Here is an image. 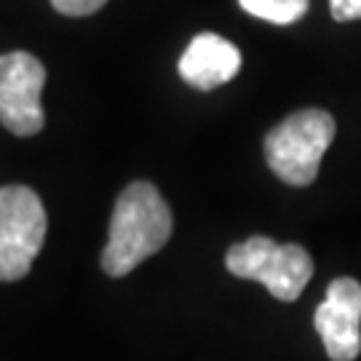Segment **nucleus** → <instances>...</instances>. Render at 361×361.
Returning <instances> with one entry per match:
<instances>
[{"label": "nucleus", "instance_id": "obj_1", "mask_svg": "<svg viewBox=\"0 0 361 361\" xmlns=\"http://www.w3.org/2000/svg\"><path fill=\"white\" fill-rule=\"evenodd\" d=\"M171 212L153 182H131L118 195L110 235L102 249V268L121 279L164 249L171 235Z\"/></svg>", "mask_w": 361, "mask_h": 361}, {"label": "nucleus", "instance_id": "obj_2", "mask_svg": "<svg viewBox=\"0 0 361 361\" xmlns=\"http://www.w3.org/2000/svg\"><path fill=\"white\" fill-rule=\"evenodd\" d=\"M335 118L326 110H297L265 137V161L281 182L305 188L319 177L322 158L335 140Z\"/></svg>", "mask_w": 361, "mask_h": 361}, {"label": "nucleus", "instance_id": "obj_3", "mask_svg": "<svg viewBox=\"0 0 361 361\" xmlns=\"http://www.w3.org/2000/svg\"><path fill=\"white\" fill-rule=\"evenodd\" d=\"M233 276L259 281L281 302H295L313 276V259L297 244H276L265 235H252L233 244L225 255Z\"/></svg>", "mask_w": 361, "mask_h": 361}, {"label": "nucleus", "instance_id": "obj_5", "mask_svg": "<svg viewBox=\"0 0 361 361\" xmlns=\"http://www.w3.org/2000/svg\"><path fill=\"white\" fill-rule=\"evenodd\" d=\"M46 83V67L27 51H8L0 56V123L16 137H32L43 129L46 116L40 91Z\"/></svg>", "mask_w": 361, "mask_h": 361}, {"label": "nucleus", "instance_id": "obj_6", "mask_svg": "<svg viewBox=\"0 0 361 361\" xmlns=\"http://www.w3.org/2000/svg\"><path fill=\"white\" fill-rule=\"evenodd\" d=\"M313 326L322 335L332 361H353L361 353V284L356 279H335L316 308Z\"/></svg>", "mask_w": 361, "mask_h": 361}, {"label": "nucleus", "instance_id": "obj_4", "mask_svg": "<svg viewBox=\"0 0 361 361\" xmlns=\"http://www.w3.org/2000/svg\"><path fill=\"white\" fill-rule=\"evenodd\" d=\"M46 238V209L25 185L0 188V281L25 279Z\"/></svg>", "mask_w": 361, "mask_h": 361}, {"label": "nucleus", "instance_id": "obj_7", "mask_svg": "<svg viewBox=\"0 0 361 361\" xmlns=\"http://www.w3.org/2000/svg\"><path fill=\"white\" fill-rule=\"evenodd\" d=\"M241 70V51L231 40L214 32H201L190 40L180 59V75L188 86L198 91H212L228 83Z\"/></svg>", "mask_w": 361, "mask_h": 361}, {"label": "nucleus", "instance_id": "obj_9", "mask_svg": "<svg viewBox=\"0 0 361 361\" xmlns=\"http://www.w3.org/2000/svg\"><path fill=\"white\" fill-rule=\"evenodd\" d=\"M107 0H51V6L65 16H91L102 8Z\"/></svg>", "mask_w": 361, "mask_h": 361}, {"label": "nucleus", "instance_id": "obj_10", "mask_svg": "<svg viewBox=\"0 0 361 361\" xmlns=\"http://www.w3.org/2000/svg\"><path fill=\"white\" fill-rule=\"evenodd\" d=\"M329 11L337 22L361 19V0H329Z\"/></svg>", "mask_w": 361, "mask_h": 361}, {"label": "nucleus", "instance_id": "obj_8", "mask_svg": "<svg viewBox=\"0 0 361 361\" xmlns=\"http://www.w3.org/2000/svg\"><path fill=\"white\" fill-rule=\"evenodd\" d=\"M241 8L273 25H292L308 11V0H238Z\"/></svg>", "mask_w": 361, "mask_h": 361}]
</instances>
